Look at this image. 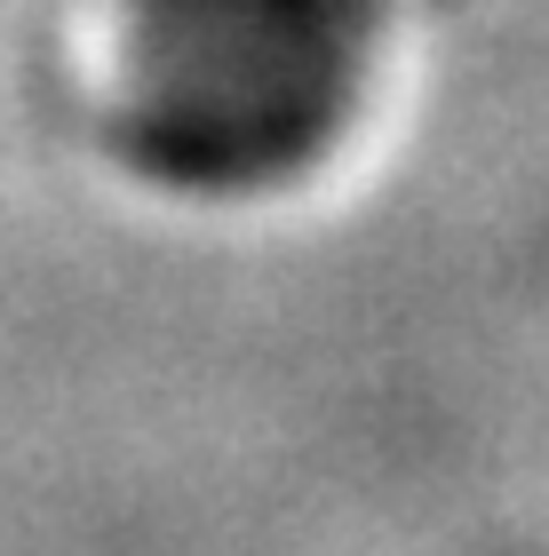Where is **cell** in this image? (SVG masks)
<instances>
[{"instance_id":"cell-1","label":"cell","mask_w":549,"mask_h":556,"mask_svg":"<svg viewBox=\"0 0 549 556\" xmlns=\"http://www.w3.org/2000/svg\"><path fill=\"white\" fill-rule=\"evenodd\" d=\"M366 0H128V151L184 191H255L342 128Z\"/></svg>"}]
</instances>
